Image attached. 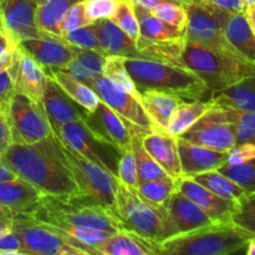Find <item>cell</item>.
I'll use <instances>...</instances> for the list:
<instances>
[{"label":"cell","mask_w":255,"mask_h":255,"mask_svg":"<svg viewBox=\"0 0 255 255\" xmlns=\"http://www.w3.org/2000/svg\"><path fill=\"white\" fill-rule=\"evenodd\" d=\"M2 157L17 177L36 187L42 196L62 199L84 196L65 163L56 134L35 144L12 142Z\"/></svg>","instance_id":"obj_1"},{"label":"cell","mask_w":255,"mask_h":255,"mask_svg":"<svg viewBox=\"0 0 255 255\" xmlns=\"http://www.w3.org/2000/svg\"><path fill=\"white\" fill-rule=\"evenodd\" d=\"M166 62L196 74L212 92L228 89L255 75V64L223 51L208 49L186 36L173 44Z\"/></svg>","instance_id":"obj_2"},{"label":"cell","mask_w":255,"mask_h":255,"mask_svg":"<svg viewBox=\"0 0 255 255\" xmlns=\"http://www.w3.org/2000/svg\"><path fill=\"white\" fill-rule=\"evenodd\" d=\"M125 66L138 92L153 91L171 94L183 100H209L212 91L189 70L152 59H127Z\"/></svg>","instance_id":"obj_3"},{"label":"cell","mask_w":255,"mask_h":255,"mask_svg":"<svg viewBox=\"0 0 255 255\" xmlns=\"http://www.w3.org/2000/svg\"><path fill=\"white\" fill-rule=\"evenodd\" d=\"M253 234L233 222H213L174 234L161 243L162 255H228L244 252Z\"/></svg>","instance_id":"obj_4"},{"label":"cell","mask_w":255,"mask_h":255,"mask_svg":"<svg viewBox=\"0 0 255 255\" xmlns=\"http://www.w3.org/2000/svg\"><path fill=\"white\" fill-rule=\"evenodd\" d=\"M30 214L46 224H70L100 229L109 233L125 228L121 219L114 211L85 196L70 199L42 196L39 204Z\"/></svg>","instance_id":"obj_5"},{"label":"cell","mask_w":255,"mask_h":255,"mask_svg":"<svg viewBox=\"0 0 255 255\" xmlns=\"http://www.w3.org/2000/svg\"><path fill=\"white\" fill-rule=\"evenodd\" d=\"M116 214L125 228L138 232L161 243L176 234L164 204L153 203L136 188H131L120 181L116 189Z\"/></svg>","instance_id":"obj_6"},{"label":"cell","mask_w":255,"mask_h":255,"mask_svg":"<svg viewBox=\"0 0 255 255\" xmlns=\"http://www.w3.org/2000/svg\"><path fill=\"white\" fill-rule=\"evenodd\" d=\"M60 139V138H59ZM62 157L85 197L99 202L116 213V176L90 161L61 142Z\"/></svg>","instance_id":"obj_7"},{"label":"cell","mask_w":255,"mask_h":255,"mask_svg":"<svg viewBox=\"0 0 255 255\" xmlns=\"http://www.w3.org/2000/svg\"><path fill=\"white\" fill-rule=\"evenodd\" d=\"M12 229L21 238L27 255H91L84 247L30 213L14 214Z\"/></svg>","instance_id":"obj_8"},{"label":"cell","mask_w":255,"mask_h":255,"mask_svg":"<svg viewBox=\"0 0 255 255\" xmlns=\"http://www.w3.org/2000/svg\"><path fill=\"white\" fill-rule=\"evenodd\" d=\"M186 11L187 39L198 42L208 49L216 50V51L228 52V54L243 57L232 46L224 34L223 25L232 12L204 1L202 4L186 6Z\"/></svg>","instance_id":"obj_9"},{"label":"cell","mask_w":255,"mask_h":255,"mask_svg":"<svg viewBox=\"0 0 255 255\" xmlns=\"http://www.w3.org/2000/svg\"><path fill=\"white\" fill-rule=\"evenodd\" d=\"M12 142L35 144L55 134L44 105L15 92L7 112Z\"/></svg>","instance_id":"obj_10"},{"label":"cell","mask_w":255,"mask_h":255,"mask_svg":"<svg viewBox=\"0 0 255 255\" xmlns=\"http://www.w3.org/2000/svg\"><path fill=\"white\" fill-rule=\"evenodd\" d=\"M90 87L104 104L121 117L132 136H144L158 129L142 106L141 100L115 86L104 75H96Z\"/></svg>","instance_id":"obj_11"},{"label":"cell","mask_w":255,"mask_h":255,"mask_svg":"<svg viewBox=\"0 0 255 255\" xmlns=\"http://www.w3.org/2000/svg\"><path fill=\"white\" fill-rule=\"evenodd\" d=\"M56 136L67 147L117 176L121 151L95 134L84 120L64 125L56 132Z\"/></svg>","instance_id":"obj_12"},{"label":"cell","mask_w":255,"mask_h":255,"mask_svg":"<svg viewBox=\"0 0 255 255\" xmlns=\"http://www.w3.org/2000/svg\"><path fill=\"white\" fill-rule=\"evenodd\" d=\"M179 137L219 152H228L237 143L234 126L226 119L223 109L218 105H213L209 111Z\"/></svg>","instance_id":"obj_13"},{"label":"cell","mask_w":255,"mask_h":255,"mask_svg":"<svg viewBox=\"0 0 255 255\" xmlns=\"http://www.w3.org/2000/svg\"><path fill=\"white\" fill-rule=\"evenodd\" d=\"M35 0H1V22L7 36L20 44L45 34L36 22Z\"/></svg>","instance_id":"obj_14"},{"label":"cell","mask_w":255,"mask_h":255,"mask_svg":"<svg viewBox=\"0 0 255 255\" xmlns=\"http://www.w3.org/2000/svg\"><path fill=\"white\" fill-rule=\"evenodd\" d=\"M177 189L186 194L192 202L197 204L213 222L232 221V214L236 209V201L226 199L213 193L202 186L201 183L192 179L191 177L181 176L174 179Z\"/></svg>","instance_id":"obj_15"},{"label":"cell","mask_w":255,"mask_h":255,"mask_svg":"<svg viewBox=\"0 0 255 255\" xmlns=\"http://www.w3.org/2000/svg\"><path fill=\"white\" fill-rule=\"evenodd\" d=\"M44 69H64L72 60L70 44L60 35L45 32L41 37L27 39L17 44Z\"/></svg>","instance_id":"obj_16"},{"label":"cell","mask_w":255,"mask_h":255,"mask_svg":"<svg viewBox=\"0 0 255 255\" xmlns=\"http://www.w3.org/2000/svg\"><path fill=\"white\" fill-rule=\"evenodd\" d=\"M84 121L95 134L116 146L121 152L131 148L132 133L128 127L114 110L102 101H100L94 111L87 112Z\"/></svg>","instance_id":"obj_17"},{"label":"cell","mask_w":255,"mask_h":255,"mask_svg":"<svg viewBox=\"0 0 255 255\" xmlns=\"http://www.w3.org/2000/svg\"><path fill=\"white\" fill-rule=\"evenodd\" d=\"M96 251L100 255H162V246L138 232L122 228L110 234Z\"/></svg>","instance_id":"obj_18"},{"label":"cell","mask_w":255,"mask_h":255,"mask_svg":"<svg viewBox=\"0 0 255 255\" xmlns=\"http://www.w3.org/2000/svg\"><path fill=\"white\" fill-rule=\"evenodd\" d=\"M42 105L55 134L64 125L77 120H84L89 112L75 102L71 97L67 96L64 90L49 76L42 96Z\"/></svg>","instance_id":"obj_19"},{"label":"cell","mask_w":255,"mask_h":255,"mask_svg":"<svg viewBox=\"0 0 255 255\" xmlns=\"http://www.w3.org/2000/svg\"><path fill=\"white\" fill-rule=\"evenodd\" d=\"M12 74H14L15 92L26 95L34 101L42 104V96L47 81L46 71L41 65L37 64L19 46L16 47L15 52Z\"/></svg>","instance_id":"obj_20"},{"label":"cell","mask_w":255,"mask_h":255,"mask_svg":"<svg viewBox=\"0 0 255 255\" xmlns=\"http://www.w3.org/2000/svg\"><path fill=\"white\" fill-rule=\"evenodd\" d=\"M182 176L192 177L203 172L219 169L227 163L228 152H219L177 137Z\"/></svg>","instance_id":"obj_21"},{"label":"cell","mask_w":255,"mask_h":255,"mask_svg":"<svg viewBox=\"0 0 255 255\" xmlns=\"http://www.w3.org/2000/svg\"><path fill=\"white\" fill-rule=\"evenodd\" d=\"M164 206L176 234L193 231L199 227L213 223V221L194 202L177 188Z\"/></svg>","instance_id":"obj_22"},{"label":"cell","mask_w":255,"mask_h":255,"mask_svg":"<svg viewBox=\"0 0 255 255\" xmlns=\"http://www.w3.org/2000/svg\"><path fill=\"white\" fill-rule=\"evenodd\" d=\"M142 143L154 161L173 179L182 176L177 137L167 132L156 129L142 137Z\"/></svg>","instance_id":"obj_23"},{"label":"cell","mask_w":255,"mask_h":255,"mask_svg":"<svg viewBox=\"0 0 255 255\" xmlns=\"http://www.w3.org/2000/svg\"><path fill=\"white\" fill-rule=\"evenodd\" d=\"M91 27L101 42L106 55H116L127 59H146L138 51L136 42L114 21H111V19L96 20L92 22Z\"/></svg>","instance_id":"obj_24"},{"label":"cell","mask_w":255,"mask_h":255,"mask_svg":"<svg viewBox=\"0 0 255 255\" xmlns=\"http://www.w3.org/2000/svg\"><path fill=\"white\" fill-rule=\"evenodd\" d=\"M42 193L25 179L16 177L0 183V206L14 214L30 213L39 204Z\"/></svg>","instance_id":"obj_25"},{"label":"cell","mask_w":255,"mask_h":255,"mask_svg":"<svg viewBox=\"0 0 255 255\" xmlns=\"http://www.w3.org/2000/svg\"><path fill=\"white\" fill-rule=\"evenodd\" d=\"M224 34L232 46L248 61L255 64V35L246 11L232 12L223 25Z\"/></svg>","instance_id":"obj_26"},{"label":"cell","mask_w":255,"mask_h":255,"mask_svg":"<svg viewBox=\"0 0 255 255\" xmlns=\"http://www.w3.org/2000/svg\"><path fill=\"white\" fill-rule=\"evenodd\" d=\"M182 101L183 99L181 97L171 94H164V92L153 91V90L141 92L142 106L146 110L147 115L156 125L157 128L164 132L167 131V126H168L174 110Z\"/></svg>","instance_id":"obj_27"},{"label":"cell","mask_w":255,"mask_h":255,"mask_svg":"<svg viewBox=\"0 0 255 255\" xmlns=\"http://www.w3.org/2000/svg\"><path fill=\"white\" fill-rule=\"evenodd\" d=\"M209 100L218 106L255 111V75L242 80L228 89L212 92Z\"/></svg>","instance_id":"obj_28"},{"label":"cell","mask_w":255,"mask_h":255,"mask_svg":"<svg viewBox=\"0 0 255 255\" xmlns=\"http://www.w3.org/2000/svg\"><path fill=\"white\" fill-rule=\"evenodd\" d=\"M45 71H46L47 76L51 77L64 90L67 96L71 97L75 102L84 107L86 111L92 112L101 101L91 87L76 80L64 70L45 69Z\"/></svg>","instance_id":"obj_29"},{"label":"cell","mask_w":255,"mask_h":255,"mask_svg":"<svg viewBox=\"0 0 255 255\" xmlns=\"http://www.w3.org/2000/svg\"><path fill=\"white\" fill-rule=\"evenodd\" d=\"M213 105L211 100H189V102L183 100L174 110L166 132L174 137L182 136L207 111H209Z\"/></svg>","instance_id":"obj_30"},{"label":"cell","mask_w":255,"mask_h":255,"mask_svg":"<svg viewBox=\"0 0 255 255\" xmlns=\"http://www.w3.org/2000/svg\"><path fill=\"white\" fill-rule=\"evenodd\" d=\"M137 19L139 22L141 36L152 41H172L186 36V30L166 24L158 17L154 16L149 10L134 6Z\"/></svg>","instance_id":"obj_31"},{"label":"cell","mask_w":255,"mask_h":255,"mask_svg":"<svg viewBox=\"0 0 255 255\" xmlns=\"http://www.w3.org/2000/svg\"><path fill=\"white\" fill-rule=\"evenodd\" d=\"M79 1L82 0H44L36 7L37 26L45 32L60 35L59 26L62 19Z\"/></svg>","instance_id":"obj_32"},{"label":"cell","mask_w":255,"mask_h":255,"mask_svg":"<svg viewBox=\"0 0 255 255\" xmlns=\"http://www.w3.org/2000/svg\"><path fill=\"white\" fill-rule=\"evenodd\" d=\"M192 179H194L196 182L201 183L202 186H204L206 188H208L209 191H212L213 193L218 194V196L223 197L226 199H231V201H239V199L243 198L246 194H248V192L246 189L242 188L241 186L236 183V182L232 181L231 178H228L227 176H224L222 172H219L218 169H213V171L203 172V173H198L196 176H192Z\"/></svg>","instance_id":"obj_33"},{"label":"cell","mask_w":255,"mask_h":255,"mask_svg":"<svg viewBox=\"0 0 255 255\" xmlns=\"http://www.w3.org/2000/svg\"><path fill=\"white\" fill-rule=\"evenodd\" d=\"M142 137L143 136L133 134L131 139V151L133 153L134 162H136L138 184L142 183V182L168 177L166 171L154 161L153 157L144 148L143 143H142Z\"/></svg>","instance_id":"obj_34"},{"label":"cell","mask_w":255,"mask_h":255,"mask_svg":"<svg viewBox=\"0 0 255 255\" xmlns=\"http://www.w3.org/2000/svg\"><path fill=\"white\" fill-rule=\"evenodd\" d=\"M102 75L109 81H111L115 86L120 87L124 91L128 92L132 96L141 100V94L137 90L131 75L127 71L125 66L124 57L116 56V55H107L105 57L104 67H102Z\"/></svg>","instance_id":"obj_35"},{"label":"cell","mask_w":255,"mask_h":255,"mask_svg":"<svg viewBox=\"0 0 255 255\" xmlns=\"http://www.w3.org/2000/svg\"><path fill=\"white\" fill-rule=\"evenodd\" d=\"M223 114L226 119L234 126L236 129L237 143H253L255 144V111H244V110L224 107Z\"/></svg>","instance_id":"obj_36"},{"label":"cell","mask_w":255,"mask_h":255,"mask_svg":"<svg viewBox=\"0 0 255 255\" xmlns=\"http://www.w3.org/2000/svg\"><path fill=\"white\" fill-rule=\"evenodd\" d=\"M15 52H16V49L10 52V54H7L6 56L0 59V112L6 119L10 101H11L12 95L15 94L14 74H12Z\"/></svg>","instance_id":"obj_37"},{"label":"cell","mask_w":255,"mask_h":255,"mask_svg":"<svg viewBox=\"0 0 255 255\" xmlns=\"http://www.w3.org/2000/svg\"><path fill=\"white\" fill-rule=\"evenodd\" d=\"M121 30H124L134 42L141 36L139 22L137 19L134 5L132 0H120L116 10L110 17Z\"/></svg>","instance_id":"obj_38"},{"label":"cell","mask_w":255,"mask_h":255,"mask_svg":"<svg viewBox=\"0 0 255 255\" xmlns=\"http://www.w3.org/2000/svg\"><path fill=\"white\" fill-rule=\"evenodd\" d=\"M176 182L172 177L153 179V181L142 182L137 187V191L151 202L157 204H164L171 194L176 191Z\"/></svg>","instance_id":"obj_39"},{"label":"cell","mask_w":255,"mask_h":255,"mask_svg":"<svg viewBox=\"0 0 255 255\" xmlns=\"http://www.w3.org/2000/svg\"><path fill=\"white\" fill-rule=\"evenodd\" d=\"M232 222L255 237V191L237 201Z\"/></svg>","instance_id":"obj_40"},{"label":"cell","mask_w":255,"mask_h":255,"mask_svg":"<svg viewBox=\"0 0 255 255\" xmlns=\"http://www.w3.org/2000/svg\"><path fill=\"white\" fill-rule=\"evenodd\" d=\"M218 171L236 182L248 193L255 191V159L236 166L224 164Z\"/></svg>","instance_id":"obj_41"},{"label":"cell","mask_w":255,"mask_h":255,"mask_svg":"<svg viewBox=\"0 0 255 255\" xmlns=\"http://www.w3.org/2000/svg\"><path fill=\"white\" fill-rule=\"evenodd\" d=\"M152 14L166 24L186 30L187 11L186 7L174 1H163L149 10Z\"/></svg>","instance_id":"obj_42"},{"label":"cell","mask_w":255,"mask_h":255,"mask_svg":"<svg viewBox=\"0 0 255 255\" xmlns=\"http://www.w3.org/2000/svg\"><path fill=\"white\" fill-rule=\"evenodd\" d=\"M62 37H64L69 44L74 45V46L92 50V51L99 52V54L104 55V56H107L104 47H102L101 42H100L96 34H95V31L92 30L91 25L80 27V29L75 30V31H71L69 32V34L64 35Z\"/></svg>","instance_id":"obj_43"},{"label":"cell","mask_w":255,"mask_h":255,"mask_svg":"<svg viewBox=\"0 0 255 255\" xmlns=\"http://www.w3.org/2000/svg\"><path fill=\"white\" fill-rule=\"evenodd\" d=\"M92 22L94 21L87 16L86 9H85V2L82 0V1L75 4L67 11V14L65 15V17L62 19L61 24L59 26V34L64 36V35L69 34V32L80 29V27L91 25Z\"/></svg>","instance_id":"obj_44"},{"label":"cell","mask_w":255,"mask_h":255,"mask_svg":"<svg viewBox=\"0 0 255 255\" xmlns=\"http://www.w3.org/2000/svg\"><path fill=\"white\" fill-rule=\"evenodd\" d=\"M116 177L121 183L126 184V186L131 187V188H137L138 187L136 162H134V157L131 148L124 149L121 152Z\"/></svg>","instance_id":"obj_45"},{"label":"cell","mask_w":255,"mask_h":255,"mask_svg":"<svg viewBox=\"0 0 255 255\" xmlns=\"http://www.w3.org/2000/svg\"><path fill=\"white\" fill-rule=\"evenodd\" d=\"M70 49H71L72 55L76 60H79L82 65H84L86 69H89L90 71L94 75H102V67H104L105 57L104 55L99 54L96 51H92V50L82 49V47L74 46V45L70 44Z\"/></svg>","instance_id":"obj_46"},{"label":"cell","mask_w":255,"mask_h":255,"mask_svg":"<svg viewBox=\"0 0 255 255\" xmlns=\"http://www.w3.org/2000/svg\"><path fill=\"white\" fill-rule=\"evenodd\" d=\"M120 0H84L86 14L92 21L110 19L116 10Z\"/></svg>","instance_id":"obj_47"},{"label":"cell","mask_w":255,"mask_h":255,"mask_svg":"<svg viewBox=\"0 0 255 255\" xmlns=\"http://www.w3.org/2000/svg\"><path fill=\"white\" fill-rule=\"evenodd\" d=\"M5 254L27 255L21 238L14 229L0 233V255Z\"/></svg>","instance_id":"obj_48"},{"label":"cell","mask_w":255,"mask_h":255,"mask_svg":"<svg viewBox=\"0 0 255 255\" xmlns=\"http://www.w3.org/2000/svg\"><path fill=\"white\" fill-rule=\"evenodd\" d=\"M253 159H255V144L241 143L236 144L233 148L229 149L226 164L236 166V164L247 163Z\"/></svg>","instance_id":"obj_49"},{"label":"cell","mask_w":255,"mask_h":255,"mask_svg":"<svg viewBox=\"0 0 255 255\" xmlns=\"http://www.w3.org/2000/svg\"><path fill=\"white\" fill-rule=\"evenodd\" d=\"M60 70H64V71H66L67 74H70L71 76H74L76 80H79V81L86 84L87 86H90V85H91L92 80H94V77L96 76V75L92 74L89 69H86V67H85L84 65L79 61V60L75 59V57H72L71 61H70L69 64L64 67V69H60Z\"/></svg>","instance_id":"obj_50"},{"label":"cell","mask_w":255,"mask_h":255,"mask_svg":"<svg viewBox=\"0 0 255 255\" xmlns=\"http://www.w3.org/2000/svg\"><path fill=\"white\" fill-rule=\"evenodd\" d=\"M11 143L12 137L9 122H7L6 117L0 112V153H4Z\"/></svg>","instance_id":"obj_51"},{"label":"cell","mask_w":255,"mask_h":255,"mask_svg":"<svg viewBox=\"0 0 255 255\" xmlns=\"http://www.w3.org/2000/svg\"><path fill=\"white\" fill-rule=\"evenodd\" d=\"M203 1L216 5V6L229 12H239L246 10L244 0H203Z\"/></svg>","instance_id":"obj_52"},{"label":"cell","mask_w":255,"mask_h":255,"mask_svg":"<svg viewBox=\"0 0 255 255\" xmlns=\"http://www.w3.org/2000/svg\"><path fill=\"white\" fill-rule=\"evenodd\" d=\"M14 223V213L10 209L0 206V233L11 231Z\"/></svg>","instance_id":"obj_53"},{"label":"cell","mask_w":255,"mask_h":255,"mask_svg":"<svg viewBox=\"0 0 255 255\" xmlns=\"http://www.w3.org/2000/svg\"><path fill=\"white\" fill-rule=\"evenodd\" d=\"M17 45L10 39L4 30L0 29V59L14 51Z\"/></svg>","instance_id":"obj_54"},{"label":"cell","mask_w":255,"mask_h":255,"mask_svg":"<svg viewBox=\"0 0 255 255\" xmlns=\"http://www.w3.org/2000/svg\"><path fill=\"white\" fill-rule=\"evenodd\" d=\"M16 177L17 176L12 172V169L7 166L6 161L2 157V153H0V183L11 181V179H15Z\"/></svg>","instance_id":"obj_55"},{"label":"cell","mask_w":255,"mask_h":255,"mask_svg":"<svg viewBox=\"0 0 255 255\" xmlns=\"http://www.w3.org/2000/svg\"><path fill=\"white\" fill-rule=\"evenodd\" d=\"M163 1H173V0H132L134 6H139L146 10H152L154 6Z\"/></svg>","instance_id":"obj_56"},{"label":"cell","mask_w":255,"mask_h":255,"mask_svg":"<svg viewBox=\"0 0 255 255\" xmlns=\"http://www.w3.org/2000/svg\"><path fill=\"white\" fill-rule=\"evenodd\" d=\"M244 11H246L247 19H248L249 25H251L252 30H253V32L255 35V7L254 6H247Z\"/></svg>","instance_id":"obj_57"},{"label":"cell","mask_w":255,"mask_h":255,"mask_svg":"<svg viewBox=\"0 0 255 255\" xmlns=\"http://www.w3.org/2000/svg\"><path fill=\"white\" fill-rule=\"evenodd\" d=\"M174 2H177V4L182 5V6H189V5H194V4H202L203 2V0H173Z\"/></svg>","instance_id":"obj_58"},{"label":"cell","mask_w":255,"mask_h":255,"mask_svg":"<svg viewBox=\"0 0 255 255\" xmlns=\"http://www.w3.org/2000/svg\"><path fill=\"white\" fill-rule=\"evenodd\" d=\"M246 253L248 255H255V237L249 241L248 246H247Z\"/></svg>","instance_id":"obj_59"},{"label":"cell","mask_w":255,"mask_h":255,"mask_svg":"<svg viewBox=\"0 0 255 255\" xmlns=\"http://www.w3.org/2000/svg\"><path fill=\"white\" fill-rule=\"evenodd\" d=\"M244 4L247 6H255V0H244Z\"/></svg>","instance_id":"obj_60"},{"label":"cell","mask_w":255,"mask_h":255,"mask_svg":"<svg viewBox=\"0 0 255 255\" xmlns=\"http://www.w3.org/2000/svg\"><path fill=\"white\" fill-rule=\"evenodd\" d=\"M0 29L4 30V27H2V22H1V0H0Z\"/></svg>","instance_id":"obj_61"},{"label":"cell","mask_w":255,"mask_h":255,"mask_svg":"<svg viewBox=\"0 0 255 255\" xmlns=\"http://www.w3.org/2000/svg\"><path fill=\"white\" fill-rule=\"evenodd\" d=\"M42 1H44V0H35V2H36V4H37V5H39V4H40V2H42Z\"/></svg>","instance_id":"obj_62"},{"label":"cell","mask_w":255,"mask_h":255,"mask_svg":"<svg viewBox=\"0 0 255 255\" xmlns=\"http://www.w3.org/2000/svg\"><path fill=\"white\" fill-rule=\"evenodd\" d=\"M254 7H255V6H254Z\"/></svg>","instance_id":"obj_63"}]
</instances>
